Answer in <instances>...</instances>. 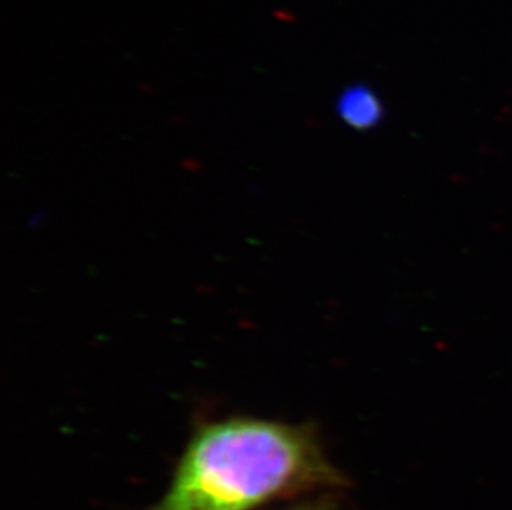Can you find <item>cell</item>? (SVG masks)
I'll list each match as a JSON object with an SVG mask.
<instances>
[{"label":"cell","instance_id":"obj_2","mask_svg":"<svg viewBox=\"0 0 512 510\" xmlns=\"http://www.w3.org/2000/svg\"><path fill=\"white\" fill-rule=\"evenodd\" d=\"M337 111L348 126L370 130L383 120V103L367 85H352L340 95Z\"/></svg>","mask_w":512,"mask_h":510},{"label":"cell","instance_id":"obj_3","mask_svg":"<svg viewBox=\"0 0 512 510\" xmlns=\"http://www.w3.org/2000/svg\"><path fill=\"white\" fill-rule=\"evenodd\" d=\"M282 510H343L342 507L335 502L334 497L324 496L319 499H312V501H302L295 506L287 507Z\"/></svg>","mask_w":512,"mask_h":510},{"label":"cell","instance_id":"obj_1","mask_svg":"<svg viewBox=\"0 0 512 510\" xmlns=\"http://www.w3.org/2000/svg\"><path fill=\"white\" fill-rule=\"evenodd\" d=\"M347 486L314 426L229 416L194 428L163 496L145 510H259Z\"/></svg>","mask_w":512,"mask_h":510}]
</instances>
